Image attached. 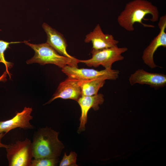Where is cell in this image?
I'll return each instance as SVG.
<instances>
[{
	"label": "cell",
	"instance_id": "5",
	"mask_svg": "<svg viewBox=\"0 0 166 166\" xmlns=\"http://www.w3.org/2000/svg\"><path fill=\"white\" fill-rule=\"evenodd\" d=\"M9 166H30L33 158L32 143L26 138L8 144L6 148Z\"/></svg>",
	"mask_w": 166,
	"mask_h": 166
},
{
	"label": "cell",
	"instance_id": "11",
	"mask_svg": "<svg viewBox=\"0 0 166 166\" xmlns=\"http://www.w3.org/2000/svg\"><path fill=\"white\" fill-rule=\"evenodd\" d=\"M84 42L85 43L91 42L92 49L96 50L117 46L119 43L113 35L104 34L99 24L93 31L85 36Z\"/></svg>",
	"mask_w": 166,
	"mask_h": 166
},
{
	"label": "cell",
	"instance_id": "9",
	"mask_svg": "<svg viewBox=\"0 0 166 166\" xmlns=\"http://www.w3.org/2000/svg\"><path fill=\"white\" fill-rule=\"evenodd\" d=\"M130 84H146L155 88L164 87L166 85V75L160 73H150L139 69L131 74L129 78Z\"/></svg>",
	"mask_w": 166,
	"mask_h": 166
},
{
	"label": "cell",
	"instance_id": "3",
	"mask_svg": "<svg viewBox=\"0 0 166 166\" xmlns=\"http://www.w3.org/2000/svg\"><path fill=\"white\" fill-rule=\"evenodd\" d=\"M24 43L35 52L34 56L27 60V64L38 63L42 65L46 64L55 65L62 69L66 65L78 67L80 60L72 59L60 55L46 42L39 44L30 43L27 41Z\"/></svg>",
	"mask_w": 166,
	"mask_h": 166
},
{
	"label": "cell",
	"instance_id": "13",
	"mask_svg": "<svg viewBox=\"0 0 166 166\" xmlns=\"http://www.w3.org/2000/svg\"><path fill=\"white\" fill-rule=\"evenodd\" d=\"M42 27L47 35L46 42L47 43L59 54L69 58H75L67 52V42L61 33L53 28L46 23L44 22Z\"/></svg>",
	"mask_w": 166,
	"mask_h": 166
},
{
	"label": "cell",
	"instance_id": "15",
	"mask_svg": "<svg viewBox=\"0 0 166 166\" xmlns=\"http://www.w3.org/2000/svg\"><path fill=\"white\" fill-rule=\"evenodd\" d=\"M1 30L0 29V31ZM24 43L23 42H9L0 39V62L4 64L6 68V71L8 74L10 78H11V75L9 72V70L13 66V64L7 61L5 58L4 53L8 48H10V45L12 44H15L20 43Z\"/></svg>",
	"mask_w": 166,
	"mask_h": 166
},
{
	"label": "cell",
	"instance_id": "10",
	"mask_svg": "<svg viewBox=\"0 0 166 166\" xmlns=\"http://www.w3.org/2000/svg\"><path fill=\"white\" fill-rule=\"evenodd\" d=\"M79 80L68 77L61 82L51 99L45 104H49L57 98L70 99L77 101L82 96Z\"/></svg>",
	"mask_w": 166,
	"mask_h": 166
},
{
	"label": "cell",
	"instance_id": "8",
	"mask_svg": "<svg viewBox=\"0 0 166 166\" xmlns=\"http://www.w3.org/2000/svg\"><path fill=\"white\" fill-rule=\"evenodd\" d=\"M33 109L30 107H25L21 112H17L12 118L0 121V133L6 134L10 131L17 128L24 129H32L34 126L30 122L33 119L31 115Z\"/></svg>",
	"mask_w": 166,
	"mask_h": 166
},
{
	"label": "cell",
	"instance_id": "4",
	"mask_svg": "<svg viewBox=\"0 0 166 166\" xmlns=\"http://www.w3.org/2000/svg\"><path fill=\"white\" fill-rule=\"evenodd\" d=\"M128 50L127 47H118L117 46L100 49H92V57L86 60H80L89 67H98L100 65L105 69H111L115 62L123 60L122 54Z\"/></svg>",
	"mask_w": 166,
	"mask_h": 166
},
{
	"label": "cell",
	"instance_id": "7",
	"mask_svg": "<svg viewBox=\"0 0 166 166\" xmlns=\"http://www.w3.org/2000/svg\"><path fill=\"white\" fill-rule=\"evenodd\" d=\"M158 26L160 30L159 33L144 50L142 57L144 63L151 69L158 66L154 62L153 59L156 51L160 47H166V15L160 17Z\"/></svg>",
	"mask_w": 166,
	"mask_h": 166
},
{
	"label": "cell",
	"instance_id": "6",
	"mask_svg": "<svg viewBox=\"0 0 166 166\" xmlns=\"http://www.w3.org/2000/svg\"><path fill=\"white\" fill-rule=\"evenodd\" d=\"M61 71L69 77L82 80L101 78L115 80L118 78L119 74V70L112 69L97 70L68 65L62 68Z\"/></svg>",
	"mask_w": 166,
	"mask_h": 166
},
{
	"label": "cell",
	"instance_id": "16",
	"mask_svg": "<svg viewBox=\"0 0 166 166\" xmlns=\"http://www.w3.org/2000/svg\"><path fill=\"white\" fill-rule=\"evenodd\" d=\"M58 162V158H34L32 160L30 166H55L57 165Z\"/></svg>",
	"mask_w": 166,
	"mask_h": 166
},
{
	"label": "cell",
	"instance_id": "19",
	"mask_svg": "<svg viewBox=\"0 0 166 166\" xmlns=\"http://www.w3.org/2000/svg\"><path fill=\"white\" fill-rule=\"evenodd\" d=\"M7 74V73L6 71L3 73V74L0 77V81H6Z\"/></svg>",
	"mask_w": 166,
	"mask_h": 166
},
{
	"label": "cell",
	"instance_id": "1",
	"mask_svg": "<svg viewBox=\"0 0 166 166\" xmlns=\"http://www.w3.org/2000/svg\"><path fill=\"white\" fill-rule=\"evenodd\" d=\"M148 14L152 16L151 22H157L159 18L157 7L146 0H133L126 4L124 10L117 17L120 26L129 31H134V25L138 23L144 27L154 28V25L144 23L143 20H148L144 17Z\"/></svg>",
	"mask_w": 166,
	"mask_h": 166
},
{
	"label": "cell",
	"instance_id": "2",
	"mask_svg": "<svg viewBox=\"0 0 166 166\" xmlns=\"http://www.w3.org/2000/svg\"><path fill=\"white\" fill-rule=\"evenodd\" d=\"M58 134L59 132L47 126L39 128L31 142L33 158H58L64 148Z\"/></svg>",
	"mask_w": 166,
	"mask_h": 166
},
{
	"label": "cell",
	"instance_id": "18",
	"mask_svg": "<svg viewBox=\"0 0 166 166\" xmlns=\"http://www.w3.org/2000/svg\"><path fill=\"white\" fill-rule=\"evenodd\" d=\"M6 135L5 133L2 132L0 133V148H6L8 146V144H3L2 143V139L3 136Z\"/></svg>",
	"mask_w": 166,
	"mask_h": 166
},
{
	"label": "cell",
	"instance_id": "14",
	"mask_svg": "<svg viewBox=\"0 0 166 166\" xmlns=\"http://www.w3.org/2000/svg\"><path fill=\"white\" fill-rule=\"evenodd\" d=\"M104 79L90 80H79V84L81 91L82 95L91 96L98 93L99 89L105 83Z\"/></svg>",
	"mask_w": 166,
	"mask_h": 166
},
{
	"label": "cell",
	"instance_id": "12",
	"mask_svg": "<svg viewBox=\"0 0 166 166\" xmlns=\"http://www.w3.org/2000/svg\"><path fill=\"white\" fill-rule=\"evenodd\" d=\"M104 101V95L101 93L91 96L82 95L79 99L77 101L81 110L79 132L85 130V125L87 121V114L89 110L92 108L95 111L98 110L99 109V105H102Z\"/></svg>",
	"mask_w": 166,
	"mask_h": 166
},
{
	"label": "cell",
	"instance_id": "17",
	"mask_svg": "<svg viewBox=\"0 0 166 166\" xmlns=\"http://www.w3.org/2000/svg\"><path fill=\"white\" fill-rule=\"evenodd\" d=\"M77 154L74 152H71L68 156L65 152L62 159L59 163L60 166H77L76 164Z\"/></svg>",
	"mask_w": 166,
	"mask_h": 166
}]
</instances>
